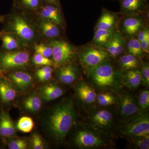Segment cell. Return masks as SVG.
<instances>
[{
  "mask_svg": "<svg viewBox=\"0 0 149 149\" xmlns=\"http://www.w3.org/2000/svg\"><path fill=\"white\" fill-rule=\"evenodd\" d=\"M16 130L13 120L6 112H0V136L10 138L16 135Z\"/></svg>",
  "mask_w": 149,
  "mask_h": 149,
  "instance_id": "cell-18",
  "label": "cell"
},
{
  "mask_svg": "<svg viewBox=\"0 0 149 149\" xmlns=\"http://www.w3.org/2000/svg\"><path fill=\"white\" fill-rule=\"evenodd\" d=\"M24 109L32 113L37 112L42 107V99L40 96L35 94L30 95L24 99L22 102Z\"/></svg>",
  "mask_w": 149,
  "mask_h": 149,
  "instance_id": "cell-26",
  "label": "cell"
},
{
  "mask_svg": "<svg viewBox=\"0 0 149 149\" xmlns=\"http://www.w3.org/2000/svg\"><path fill=\"white\" fill-rule=\"evenodd\" d=\"M142 50L143 53H148L149 49V29L147 30L145 37L140 42Z\"/></svg>",
  "mask_w": 149,
  "mask_h": 149,
  "instance_id": "cell-39",
  "label": "cell"
},
{
  "mask_svg": "<svg viewBox=\"0 0 149 149\" xmlns=\"http://www.w3.org/2000/svg\"><path fill=\"white\" fill-rule=\"evenodd\" d=\"M2 24L1 31L15 35L29 49H32L35 44L42 41L32 14L13 8L9 13L6 15Z\"/></svg>",
  "mask_w": 149,
  "mask_h": 149,
  "instance_id": "cell-1",
  "label": "cell"
},
{
  "mask_svg": "<svg viewBox=\"0 0 149 149\" xmlns=\"http://www.w3.org/2000/svg\"><path fill=\"white\" fill-rule=\"evenodd\" d=\"M63 91L59 86L54 83H49L42 86L40 89V96L42 100L51 101L63 95Z\"/></svg>",
  "mask_w": 149,
  "mask_h": 149,
  "instance_id": "cell-20",
  "label": "cell"
},
{
  "mask_svg": "<svg viewBox=\"0 0 149 149\" xmlns=\"http://www.w3.org/2000/svg\"><path fill=\"white\" fill-rule=\"evenodd\" d=\"M116 29V28L109 29H95L93 40V45L104 48Z\"/></svg>",
  "mask_w": 149,
  "mask_h": 149,
  "instance_id": "cell-25",
  "label": "cell"
},
{
  "mask_svg": "<svg viewBox=\"0 0 149 149\" xmlns=\"http://www.w3.org/2000/svg\"><path fill=\"white\" fill-rule=\"evenodd\" d=\"M125 16L120 24L122 33L127 37H134L144 27L143 19L141 15Z\"/></svg>",
  "mask_w": 149,
  "mask_h": 149,
  "instance_id": "cell-13",
  "label": "cell"
},
{
  "mask_svg": "<svg viewBox=\"0 0 149 149\" xmlns=\"http://www.w3.org/2000/svg\"><path fill=\"white\" fill-rule=\"evenodd\" d=\"M31 147L33 149H45V144L41 136L37 133H33L31 136Z\"/></svg>",
  "mask_w": 149,
  "mask_h": 149,
  "instance_id": "cell-36",
  "label": "cell"
},
{
  "mask_svg": "<svg viewBox=\"0 0 149 149\" xmlns=\"http://www.w3.org/2000/svg\"><path fill=\"white\" fill-rule=\"evenodd\" d=\"M118 63L119 65L124 71L138 68L141 64L139 58L128 53L121 56Z\"/></svg>",
  "mask_w": 149,
  "mask_h": 149,
  "instance_id": "cell-27",
  "label": "cell"
},
{
  "mask_svg": "<svg viewBox=\"0 0 149 149\" xmlns=\"http://www.w3.org/2000/svg\"><path fill=\"white\" fill-rule=\"evenodd\" d=\"M34 121L31 118L23 116L19 118L17 124V128L24 133H30L34 128Z\"/></svg>",
  "mask_w": 149,
  "mask_h": 149,
  "instance_id": "cell-32",
  "label": "cell"
},
{
  "mask_svg": "<svg viewBox=\"0 0 149 149\" xmlns=\"http://www.w3.org/2000/svg\"><path fill=\"white\" fill-rule=\"evenodd\" d=\"M7 146L10 149H26L29 148V143L25 139H13L10 140Z\"/></svg>",
  "mask_w": 149,
  "mask_h": 149,
  "instance_id": "cell-33",
  "label": "cell"
},
{
  "mask_svg": "<svg viewBox=\"0 0 149 149\" xmlns=\"http://www.w3.org/2000/svg\"><path fill=\"white\" fill-rule=\"evenodd\" d=\"M122 77L124 85L130 88H137L142 82L141 70L139 68L124 70Z\"/></svg>",
  "mask_w": 149,
  "mask_h": 149,
  "instance_id": "cell-23",
  "label": "cell"
},
{
  "mask_svg": "<svg viewBox=\"0 0 149 149\" xmlns=\"http://www.w3.org/2000/svg\"><path fill=\"white\" fill-rule=\"evenodd\" d=\"M125 49L127 51V53L137 57H141L144 54L139 40L134 36L130 37L129 40L126 41Z\"/></svg>",
  "mask_w": 149,
  "mask_h": 149,
  "instance_id": "cell-29",
  "label": "cell"
},
{
  "mask_svg": "<svg viewBox=\"0 0 149 149\" xmlns=\"http://www.w3.org/2000/svg\"><path fill=\"white\" fill-rule=\"evenodd\" d=\"M6 74L16 91L20 93H25L29 91L34 83V77L28 69L17 70Z\"/></svg>",
  "mask_w": 149,
  "mask_h": 149,
  "instance_id": "cell-9",
  "label": "cell"
},
{
  "mask_svg": "<svg viewBox=\"0 0 149 149\" xmlns=\"http://www.w3.org/2000/svg\"><path fill=\"white\" fill-rule=\"evenodd\" d=\"M142 81L147 87L149 85V65L148 63L144 62L142 64L141 70Z\"/></svg>",
  "mask_w": 149,
  "mask_h": 149,
  "instance_id": "cell-38",
  "label": "cell"
},
{
  "mask_svg": "<svg viewBox=\"0 0 149 149\" xmlns=\"http://www.w3.org/2000/svg\"><path fill=\"white\" fill-rule=\"evenodd\" d=\"M1 40L2 41L1 48L4 50L13 51L29 49L24 45L18 37L11 33L4 32Z\"/></svg>",
  "mask_w": 149,
  "mask_h": 149,
  "instance_id": "cell-21",
  "label": "cell"
},
{
  "mask_svg": "<svg viewBox=\"0 0 149 149\" xmlns=\"http://www.w3.org/2000/svg\"><path fill=\"white\" fill-rule=\"evenodd\" d=\"M122 132L124 135L131 138L149 137L148 113L134 116L123 126Z\"/></svg>",
  "mask_w": 149,
  "mask_h": 149,
  "instance_id": "cell-8",
  "label": "cell"
},
{
  "mask_svg": "<svg viewBox=\"0 0 149 149\" xmlns=\"http://www.w3.org/2000/svg\"><path fill=\"white\" fill-rule=\"evenodd\" d=\"M34 52L40 54L42 55L52 59V47L47 43L41 41L36 43L32 48Z\"/></svg>",
  "mask_w": 149,
  "mask_h": 149,
  "instance_id": "cell-30",
  "label": "cell"
},
{
  "mask_svg": "<svg viewBox=\"0 0 149 149\" xmlns=\"http://www.w3.org/2000/svg\"><path fill=\"white\" fill-rule=\"evenodd\" d=\"M54 72H48L35 75L37 80L40 82H45L49 81L52 78Z\"/></svg>",
  "mask_w": 149,
  "mask_h": 149,
  "instance_id": "cell-40",
  "label": "cell"
},
{
  "mask_svg": "<svg viewBox=\"0 0 149 149\" xmlns=\"http://www.w3.org/2000/svg\"><path fill=\"white\" fill-rule=\"evenodd\" d=\"M32 15L37 32L42 41L45 42L64 38L65 29L63 27L35 14Z\"/></svg>",
  "mask_w": 149,
  "mask_h": 149,
  "instance_id": "cell-7",
  "label": "cell"
},
{
  "mask_svg": "<svg viewBox=\"0 0 149 149\" xmlns=\"http://www.w3.org/2000/svg\"><path fill=\"white\" fill-rule=\"evenodd\" d=\"M77 92L80 100L86 104L95 102L97 95L94 89L83 82H80L77 87Z\"/></svg>",
  "mask_w": 149,
  "mask_h": 149,
  "instance_id": "cell-24",
  "label": "cell"
},
{
  "mask_svg": "<svg viewBox=\"0 0 149 149\" xmlns=\"http://www.w3.org/2000/svg\"><path fill=\"white\" fill-rule=\"evenodd\" d=\"M44 2L61 4L60 0H43Z\"/></svg>",
  "mask_w": 149,
  "mask_h": 149,
  "instance_id": "cell-42",
  "label": "cell"
},
{
  "mask_svg": "<svg viewBox=\"0 0 149 149\" xmlns=\"http://www.w3.org/2000/svg\"><path fill=\"white\" fill-rule=\"evenodd\" d=\"M77 55L80 63L87 70L108 61L111 57L104 48L93 44L83 46L77 49Z\"/></svg>",
  "mask_w": 149,
  "mask_h": 149,
  "instance_id": "cell-5",
  "label": "cell"
},
{
  "mask_svg": "<svg viewBox=\"0 0 149 149\" xmlns=\"http://www.w3.org/2000/svg\"><path fill=\"white\" fill-rule=\"evenodd\" d=\"M146 6V0H121L120 10L125 16H138L144 12Z\"/></svg>",
  "mask_w": 149,
  "mask_h": 149,
  "instance_id": "cell-16",
  "label": "cell"
},
{
  "mask_svg": "<svg viewBox=\"0 0 149 149\" xmlns=\"http://www.w3.org/2000/svg\"><path fill=\"white\" fill-rule=\"evenodd\" d=\"M113 116L111 113L108 111L103 110L97 112L93 115V122L100 127H106L111 123Z\"/></svg>",
  "mask_w": 149,
  "mask_h": 149,
  "instance_id": "cell-28",
  "label": "cell"
},
{
  "mask_svg": "<svg viewBox=\"0 0 149 149\" xmlns=\"http://www.w3.org/2000/svg\"><path fill=\"white\" fill-rule=\"evenodd\" d=\"M44 3L43 0H13V8L27 13L35 14Z\"/></svg>",
  "mask_w": 149,
  "mask_h": 149,
  "instance_id": "cell-22",
  "label": "cell"
},
{
  "mask_svg": "<svg viewBox=\"0 0 149 149\" xmlns=\"http://www.w3.org/2000/svg\"><path fill=\"white\" fill-rule=\"evenodd\" d=\"M134 138L133 143L136 148L141 149L149 148V137H139Z\"/></svg>",
  "mask_w": 149,
  "mask_h": 149,
  "instance_id": "cell-37",
  "label": "cell"
},
{
  "mask_svg": "<svg viewBox=\"0 0 149 149\" xmlns=\"http://www.w3.org/2000/svg\"><path fill=\"white\" fill-rule=\"evenodd\" d=\"M45 42L52 49V57L54 68L73 61L77 56V48L65 38H58Z\"/></svg>",
  "mask_w": 149,
  "mask_h": 149,
  "instance_id": "cell-4",
  "label": "cell"
},
{
  "mask_svg": "<svg viewBox=\"0 0 149 149\" xmlns=\"http://www.w3.org/2000/svg\"><path fill=\"white\" fill-rule=\"evenodd\" d=\"M0 77H6V73L5 72L1 69V68H0Z\"/></svg>",
  "mask_w": 149,
  "mask_h": 149,
  "instance_id": "cell-43",
  "label": "cell"
},
{
  "mask_svg": "<svg viewBox=\"0 0 149 149\" xmlns=\"http://www.w3.org/2000/svg\"><path fill=\"white\" fill-rule=\"evenodd\" d=\"M99 104L102 106H107L114 104L115 100L114 97L108 93H102L97 97Z\"/></svg>",
  "mask_w": 149,
  "mask_h": 149,
  "instance_id": "cell-35",
  "label": "cell"
},
{
  "mask_svg": "<svg viewBox=\"0 0 149 149\" xmlns=\"http://www.w3.org/2000/svg\"><path fill=\"white\" fill-rule=\"evenodd\" d=\"M54 68L56 78L61 83L70 84L77 79L79 70L72 61Z\"/></svg>",
  "mask_w": 149,
  "mask_h": 149,
  "instance_id": "cell-11",
  "label": "cell"
},
{
  "mask_svg": "<svg viewBox=\"0 0 149 149\" xmlns=\"http://www.w3.org/2000/svg\"><path fill=\"white\" fill-rule=\"evenodd\" d=\"M126 41L122 32L116 29L104 48L111 57L116 58L124 52Z\"/></svg>",
  "mask_w": 149,
  "mask_h": 149,
  "instance_id": "cell-12",
  "label": "cell"
},
{
  "mask_svg": "<svg viewBox=\"0 0 149 149\" xmlns=\"http://www.w3.org/2000/svg\"><path fill=\"white\" fill-rule=\"evenodd\" d=\"M74 142L77 146L81 148L98 147L103 144L102 139L87 130H81L77 132L74 138Z\"/></svg>",
  "mask_w": 149,
  "mask_h": 149,
  "instance_id": "cell-15",
  "label": "cell"
},
{
  "mask_svg": "<svg viewBox=\"0 0 149 149\" xmlns=\"http://www.w3.org/2000/svg\"><path fill=\"white\" fill-rule=\"evenodd\" d=\"M31 63L38 68L45 66H53V62L52 59L35 52L33 53L31 57Z\"/></svg>",
  "mask_w": 149,
  "mask_h": 149,
  "instance_id": "cell-31",
  "label": "cell"
},
{
  "mask_svg": "<svg viewBox=\"0 0 149 149\" xmlns=\"http://www.w3.org/2000/svg\"><path fill=\"white\" fill-rule=\"evenodd\" d=\"M75 112L71 101L63 102L52 110L47 121L48 129L54 139L63 141L74 125Z\"/></svg>",
  "mask_w": 149,
  "mask_h": 149,
  "instance_id": "cell-2",
  "label": "cell"
},
{
  "mask_svg": "<svg viewBox=\"0 0 149 149\" xmlns=\"http://www.w3.org/2000/svg\"><path fill=\"white\" fill-rule=\"evenodd\" d=\"M120 115L124 118L135 116L139 113V108L133 96L128 93L122 94L120 99Z\"/></svg>",
  "mask_w": 149,
  "mask_h": 149,
  "instance_id": "cell-14",
  "label": "cell"
},
{
  "mask_svg": "<svg viewBox=\"0 0 149 149\" xmlns=\"http://www.w3.org/2000/svg\"><path fill=\"white\" fill-rule=\"evenodd\" d=\"M16 96V90L7 77H0V98L5 103L13 101Z\"/></svg>",
  "mask_w": 149,
  "mask_h": 149,
  "instance_id": "cell-19",
  "label": "cell"
},
{
  "mask_svg": "<svg viewBox=\"0 0 149 149\" xmlns=\"http://www.w3.org/2000/svg\"><path fill=\"white\" fill-rule=\"evenodd\" d=\"M87 70L93 82L100 88L111 87L115 82L116 70L109 61Z\"/></svg>",
  "mask_w": 149,
  "mask_h": 149,
  "instance_id": "cell-6",
  "label": "cell"
},
{
  "mask_svg": "<svg viewBox=\"0 0 149 149\" xmlns=\"http://www.w3.org/2000/svg\"><path fill=\"white\" fill-rule=\"evenodd\" d=\"M33 14L54 22L64 29L66 27L61 4L44 2Z\"/></svg>",
  "mask_w": 149,
  "mask_h": 149,
  "instance_id": "cell-10",
  "label": "cell"
},
{
  "mask_svg": "<svg viewBox=\"0 0 149 149\" xmlns=\"http://www.w3.org/2000/svg\"><path fill=\"white\" fill-rule=\"evenodd\" d=\"M6 15H0V24H2L4 20L5 17ZM4 32L2 31H0V40Z\"/></svg>",
  "mask_w": 149,
  "mask_h": 149,
  "instance_id": "cell-41",
  "label": "cell"
},
{
  "mask_svg": "<svg viewBox=\"0 0 149 149\" xmlns=\"http://www.w3.org/2000/svg\"><path fill=\"white\" fill-rule=\"evenodd\" d=\"M139 104L140 109L143 111L147 110L149 107V92L148 90H143L139 94Z\"/></svg>",
  "mask_w": 149,
  "mask_h": 149,
  "instance_id": "cell-34",
  "label": "cell"
},
{
  "mask_svg": "<svg viewBox=\"0 0 149 149\" xmlns=\"http://www.w3.org/2000/svg\"><path fill=\"white\" fill-rule=\"evenodd\" d=\"M33 50L24 49L8 51L0 49V68L5 73L19 69H28L31 66Z\"/></svg>",
  "mask_w": 149,
  "mask_h": 149,
  "instance_id": "cell-3",
  "label": "cell"
},
{
  "mask_svg": "<svg viewBox=\"0 0 149 149\" xmlns=\"http://www.w3.org/2000/svg\"><path fill=\"white\" fill-rule=\"evenodd\" d=\"M118 23V17L117 13L103 8L100 17L96 24L95 29L116 28Z\"/></svg>",
  "mask_w": 149,
  "mask_h": 149,
  "instance_id": "cell-17",
  "label": "cell"
}]
</instances>
